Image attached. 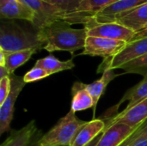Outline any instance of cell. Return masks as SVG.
<instances>
[{"instance_id":"22","label":"cell","mask_w":147,"mask_h":146,"mask_svg":"<svg viewBox=\"0 0 147 146\" xmlns=\"http://www.w3.org/2000/svg\"><path fill=\"white\" fill-rule=\"evenodd\" d=\"M44 2L52 4L65 13V19L67 15L76 12L84 0H43ZM64 19V21H65Z\"/></svg>"},{"instance_id":"23","label":"cell","mask_w":147,"mask_h":146,"mask_svg":"<svg viewBox=\"0 0 147 146\" xmlns=\"http://www.w3.org/2000/svg\"><path fill=\"white\" fill-rule=\"evenodd\" d=\"M120 69L124 70L125 73H135L146 76L147 75V54L123 65Z\"/></svg>"},{"instance_id":"13","label":"cell","mask_w":147,"mask_h":146,"mask_svg":"<svg viewBox=\"0 0 147 146\" xmlns=\"http://www.w3.org/2000/svg\"><path fill=\"white\" fill-rule=\"evenodd\" d=\"M147 121V98L126 112H121L107 120L106 128L121 122L130 126H140Z\"/></svg>"},{"instance_id":"25","label":"cell","mask_w":147,"mask_h":146,"mask_svg":"<svg viewBox=\"0 0 147 146\" xmlns=\"http://www.w3.org/2000/svg\"><path fill=\"white\" fill-rule=\"evenodd\" d=\"M11 88L10 77L9 76L4 77L0 79V106L4 102L8 97Z\"/></svg>"},{"instance_id":"20","label":"cell","mask_w":147,"mask_h":146,"mask_svg":"<svg viewBox=\"0 0 147 146\" xmlns=\"http://www.w3.org/2000/svg\"><path fill=\"white\" fill-rule=\"evenodd\" d=\"M34 66L43 68L44 70L47 71L51 75H53L57 72L71 70L75 67V64L73 63L72 59L65 61H61L55 58L53 55L50 54L43 59H38Z\"/></svg>"},{"instance_id":"6","label":"cell","mask_w":147,"mask_h":146,"mask_svg":"<svg viewBox=\"0 0 147 146\" xmlns=\"http://www.w3.org/2000/svg\"><path fill=\"white\" fill-rule=\"evenodd\" d=\"M84 28L87 30V36L102 37L117 40L130 42L134 40L136 33L118 22L97 23L90 22Z\"/></svg>"},{"instance_id":"2","label":"cell","mask_w":147,"mask_h":146,"mask_svg":"<svg viewBox=\"0 0 147 146\" xmlns=\"http://www.w3.org/2000/svg\"><path fill=\"white\" fill-rule=\"evenodd\" d=\"M45 43L40 32L34 27L28 28L14 20L2 19L0 25V49L5 52L44 49Z\"/></svg>"},{"instance_id":"9","label":"cell","mask_w":147,"mask_h":146,"mask_svg":"<svg viewBox=\"0 0 147 146\" xmlns=\"http://www.w3.org/2000/svg\"><path fill=\"white\" fill-rule=\"evenodd\" d=\"M116 1L117 0H84L78 9L67 15L65 21L70 24H84L85 26L99 11Z\"/></svg>"},{"instance_id":"5","label":"cell","mask_w":147,"mask_h":146,"mask_svg":"<svg viewBox=\"0 0 147 146\" xmlns=\"http://www.w3.org/2000/svg\"><path fill=\"white\" fill-rule=\"evenodd\" d=\"M128 42L102 37L87 36L84 51L79 55L97 56L109 59L121 52Z\"/></svg>"},{"instance_id":"3","label":"cell","mask_w":147,"mask_h":146,"mask_svg":"<svg viewBox=\"0 0 147 146\" xmlns=\"http://www.w3.org/2000/svg\"><path fill=\"white\" fill-rule=\"evenodd\" d=\"M87 121L82 120L76 116V113L70 110L62 117L56 125L47 133L41 135L39 139L40 146H69L80 128Z\"/></svg>"},{"instance_id":"4","label":"cell","mask_w":147,"mask_h":146,"mask_svg":"<svg viewBox=\"0 0 147 146\" xmlns=\"http://www.w3.org/2000/svg\"><path fill=\"white\" fill-rule=\"evenodd\" d=\"M147 54V37L130 41L124 49L112 58L104 59L97 69V73H103L108 70L120 69L129 63Z\"/></svg>"},{"instance_id":"7","label":"cell","mask_w":147,"mask_h":146,"mask_svg":"<svg viewBox=\"0 0 147 146\" xmlns=\"http://www.w3.org/2000/svg\"><path fill=\"white\" fill-rule=\"evenodd\" d=\"M9 77L11 83L10 92L4 102L0 106V135L9 131L10 124L13 120L16 102L26 85L23 77L15 74H11Z\"/></svg>"},{"instance_id":"31","label":"cell","mask_w":147,"mask_h":146,"mask_svg":"<svg viewBox=\"0 0 147 146\" xmlns=\"http://www.w3.org/2000/svg\"><path fill=\"white\" fill-rule=\"evenodd\" d=\"M121 146H131V145H130V144L126 140V141H125V142H124V143H123V144H122Z\"/></svg>"},{"instance_id":"12","label":"cell","mask_w":147,"mask_h":146,"mask_svg":"<svg viewBox=\"0 0 147 146\" xmlns=\"http://www.w3.org/2000/svg\"><path fill=\"white\" fill-rule=\"evenodd\" d=\"M0 14L3 20H24L34 22L35 14L21 0H0Z\"/></svg>"},{"instance_id":"18","label":"cell","mask_w":147,"mask_h":146,"mask_svg":"<svg viewBox=\"0 0 147 146\" xmlns=\"http://www.w3.org/2000/svg\"><path fill=\"white\" fill-rule=\"evenodd\" d=\"M38 130L35 120H31L19 130L13 131L1 146H29Z\"/></svg>"},{"instance_id":"14","label":"cell","mask_w":147,"mask_h":146,"mask_svg":"<svg viewBox=\"0 0 147 146\" xmlns=\"http://www.w3.org/2000/svg\"><path fill=\"white\" fill-rule=\"evenodd\" d=\"M146 98H147V75L144 76V78L139 83H137L136 85L129 89L115 107H113L112 108H110L109 110L106 112L105 117L107 120H109L110 116L112 118L113 114L117 112L121 105L127 101L128 102V104L127 105L126 108L122 112L128 111L129 109H131L132 108L139 104L140 102H142Z\"/></svg>"},{"instance_id":"26","label":"cell","mask_w":147,"mask_h":146,"mask_svg":"<svg viewBox=\"0 0 147 146\" xmlns=\"http://www.w3.org/2000/svg\"><path fill=\"white\" fill-rule=\"evenodd\" d=\"M133 135L127 139L131 146H147V139H134Z\"/></svg>"},{"instance_id":"15","label":"cell","mask_w":147,"mask_h":146,"mask_svg":"<svg viewBox=\"0 0 147 146\" xmlns=\"http://www.w3.org/2000/svg\"><path fill=\"white\" fill-rule=\"evenodd\" d=\"M115 22L138 33L147 26V3L131 10L120 14L115 17Z\"/></svg>"},{"instance_id":"30","label":"cell","mask_w":147,"mask_h":146,"mask_svg":"<svg viewBox=\"0 0 147 146\" xmlns=\"http://www.w3.org/2000/svg\"><path fill=\"white\" fill-rule=\"evenodd\" d=\"M102 133H101L98 137H96L92 142H90V144H88L86 146H96V145H97V143H98V141H99V139H100V138H101V136H102Z\"/></svg>"},{"instance_id":"21","label":"cell","mask_w":147,"mask_h":146,"mask_svg":"<svg viewBox=\"0 0 147 146\" xmlns=\"http://www.w3.org/2000/svg\"><path fill=\"white\" fill-rule=\"evenodd\" d=\"M4 52V59H5L4 67L11 75L14 74L15 71L18 67L24 65L33 56V54L36 53L37 52L35 50L30 49V50H23V51L11 52Z\"/></svg>"},{"instance_id":"29","label":"cell","mask_w":147,"mask_h":146,"mask_svg":"<svg viewBox=\"0 0 147 146\" xmlns=\"http://www.w3.org/2000/svg\"><path fill=\"white\" fill-rule=\"evenodd\" d=\"M41 137V135H40V132H37V133L35 134V136H34V139L32 140V142H31V144H30V145L29 146H40L39 145V139H40V138Z\"/></svg>"},{"instance_id":"17","label":"cell","mask_w":147,"mask_h":146,"mask_svg":"<svg viewBox=\"0 0 147 146\" xmlns=\"http://www.w3.org/2000/svg\"><path fill=\"white\" fill-rule=\"evenodd\" d=\"M86 85L81 82H75L71 87L72 101L71 110L75 113L93 108L94 107L93 98L88 91Z\"/></svg>"},{"instance_id":"1","label":"cell","mask_w":147,"mask_h":146,"mask_svg":"<svg viewBox=\"0 0 147 146\" xmlns=\"http://www.w3.org/2000/svg\"><path fill=\"white\" fill-rule=\"evenodd\" d=\"M71 25L65 21L57 20L41 28L39 32L45 43L44 49L50 52L66 51L71 54L84 49L87 39L86 28H73Z\"/></svg>"},{"instance_id":"24","label":"cell","mask_w":147,"mask_h":146,"mask_svg":"<svg viewBox=\"0 0 147 146\" xmlns=\"http://www.w3.org/2000/svg\"><path fill=\"white\" fill-rule=\"evenodd\" d=\"M50 76L51 74L47 71L44 70L43 68L34 66L23 76V80L26 83H33V82L44 79Z\"/></svg>"},{"instance_id":"10","label":"cell","mask_w":147,"mask_h":146,"mask_svg":"<svg viewBox=\"0 0 147 146\" xmlns=\"http://www.w3.org/2000/svg\"><path fill=\"white\" fill-rule=\"evenodd\" d=\"M146 123L142 126L134 127L124 123L117 122L105 128L96 146H121Z\"/></svg>"},{"instance_id":"27","label":"cell","mask_w":147,"mask_h":146,"mask_svg":"<svg viewBox=\"0 0 147 146\" xmlns=\"http://www.w3.org/2000/svg\"><path fill=\"white\" fill-rule=\"evenodd\" d=\"M134 139H147V121L146 123L140 128L134 135Z\"/></svg>"},{"instance_id":"8","label":"cell","mask_w":147,"mask_h":146,"mask_svg":"<svg viewBox=\"0 0 147 146\" xmlns=\"http://www.w3.org/2000/svg\"><path fill=\"white\" fill-rule=\"evenodd\" d=\"M35 14L32 26L38 31L47 24L65 19V13L59 8L49 4L43 0H21Z\"/></svg>"},{"instance_id":"11","label":"cell","mask_w":147,"mask_h":146,"mask_svg":"<svg viewBox=\"0 0 147 146\" xmlns=\"http://www.w3.org/2000/svg\"><path fill=\"white\" fill-rule=\"evenodd\" d=\"M146 3L147 0H117L99 11L90 22L97 23L115 22V17L120 14L131 10Z\"/></svg>"},{"instance_id":"28","label":"cell","mask_w":147,"mask_h":146,"mask_svg":"<svg viewBox=\"0 0 147 146\" xmlns=\"http://www.w3.org/2000/svg\"><path fill=\"white\" fill-rule=\"evenodd\" d=\"M145 37H147V26L145 28H144V29H142L141 31H140V32L136 33V34H135V36H134V40H139V39L145 38ZM133 40H132V41H133Z\"/></svg>"},{"instance_id":"19","label":"cell","mask_w":147,"mask_h":146,"mask_svg":"<svg viewBox=\"0 0 147 146\" xmlns=\"http://www.w3.org/2000/svg\"><path fill=\"white\" fill-rule=\"evenodd\" d=\"M118 76H119V74L115 73L114 70H108L102 73V77L100 79L93 82L92 83L86 85L88 91L90 92V94L91 95V96L93 98V102H94L93 114H94V116H95V113H96V106L99 102V99L104 93L108 84Z\"/></svg>"},{"instance_id":"16","label":"cell","mask_w":147,"mask_h":146,"mask_svg":"<svg viewBox=\"0 0 147 146\" xmlns=\"http://www.w3.org/2000/svg\"><path fill=\"white\" fill-rule=\"evenodd\" d=\"M106 123L102 119H93L84 125L69 146H86L104 132Z\"/></svg>"}]
</instances>
